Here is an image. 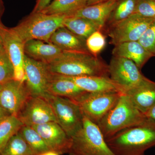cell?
I'll return each mask as SVG.
<instances>
[{
	"label": "cell",
	"mask_w": 155,
	"mask_h": 155,
	"mask_svg": "<svg viewBox=\"0 0 155 155\" xmlns=\"http://www.w3.org/2000/svg\"><path fill=\"white\" fill-rule=\"evenodd\" d=\"M123 94L116 91L86 92L74 101L80 107L84 115L97 124L116 105Z\"/></svg>",
	"instance_id": "cell-7"
},
{
	"label": "cell",
	"mask_w": 155,
	"mask_h": 155,
	"mask_svg": "<svg viewBox=\"0 0 155 155\" xmlns=\"http://www.w3.org/2000/svg\"><path fill=\"white\" fill-rule=\"evenodd\" d=\"M144 115L147 118L155 121V103L149 110L145 113Z\"/></svg>",
	"instance_id": "cell-33"
},
{
	"label": "cell",
	"mask_w": 155,
	"mask_h": 155,
	"mask_svg": "<svg viewBox=\"0 0 155 155\" xmlns=\"http://www.w3.org/2000/svg\"><path fill=\"white\" fill-rule=\"evenodd\" d=\"M1 155H37L19 131L10 139Z\"/></svg>",
	"instance_id": "cell-27"
},
{
	"label": "cell",
	"mask_w": 155,
	"mask_h": 155,
	"mask_svg": "<svg viewBox=\"0 0 155 155\" xmlns=\"http://www.w3.org/2000/svg\"><path fill=\"white\" fill-rule=\"evenodd\" d=\"M63 51L49 42L33 39L24 44V52L25 55L47 64L54 60Z\"/></svg>",
	"instance_id": "cell-17"
},
{
	"label": "cell",
	"mask_w": 155,
	"mask_h": 155,
	"mask_svg": "<svg viewBox=\"0 0 155 155\" xmlns=\"http://www.w3.org/2000/svg\"><path fill=\"white\" fill-rule=\"evenodd\" d=\"M64 76L72 81L77 86L87 92L116 91L123 93L122 89L114 83L110 77L90 75L76 77Z\"/></svg>",
	"instance_id": "cell-15"
},
{
	"label": "cell",
	"mask_w": 155,
	"mask_h": 155,
	"mask_svg": "<svg viewBox=\"0 0 155 155\" xmlns=\"http://www.w3.org/2000/svg\"><path fill=\"white\" fill-rule=\"evenodd\" d=\"M5 11L4 3L3 0H0V17H2Z\"/></svg>",
	"instance_id": "cell-36"
},
{
	"label": "cell",
	"mask_w": 155,
	"mask_h": 155,
	"mask_svg": "<svg viewBox=\"0 0 155 155\" xmlns=\"http://www.w3.org/2000/svg\"><path fill=\"white\" fill-rule=\"evenodd\" d=\"M0 33L5 49L14 68V80L25 81L24 69V44L18 38L10 28L0 24Z\"/></svg>",
	"instance_id": "cell-13"
},
{
	"label": "cell",
	"mask_w": 155,
	"mask_h": 155,
	"mask_svg": "<svg viewBox=\"0 0 155 155\" xmlns=\"http://www.w3.org/2000/svg\"><path fill=\"white\" fill-rule=\"evenodd\" d=\"M19 132L37 155L51 150L43 139L32 127L23 125Z\"/></svg>",
	"instance_id": "cell-25"
},
{
	"label": "cell",
	"mask_w": 155,
	"mask_h": 155,
	"mask_svg": "<svg viewBox=\"0 0 155 155\" xmlns=\"http://www.w3.org/2000/svg\"><path fill=\"white\" fill-rule=\"evenodd\" d=\"M31 96L25 81L13 79L2 85L0 105L10 115L17 116Z\"/></svg>",
	"instance_id": "cell-12"
},
{
	"label": "cell",
	"mask_w": 155,
	"mask_h": 155,
	"mask_svg": "<svg viewBox=\"0 0 155 155\" xmlns=\"http://www.w3.org/2000/svg\"><path fill=\"white\" fill-rule=\"evenodd\" d=\"M43 139L50 149L60 154H68L71 138L56 122L31 126Z\"/></svg>",
	"instance_id": "cell-14"
},
{
	"label": "cell",
	"mask_w": 155,
	"mask_h": 155,
	"mask_svg": "<svg viewBox=\"0 0 155 155\" xmlns=\"http://www.w3.org/2000/svg\"><path fill=\"white\" fill-rule=\"evenodd\" d=\"M87 0H54L41 12L50 15L71 17L87 6Z\"/></svg>",
	"instance_id": "cell-22"
},
{
	"label": "cell",
	"mask_w": 155,
	"mask_h": 155,
	"mask_svg": "<svg viewBox=\"0 0 155 155\" xmlns=\"http://www.w3.org/2000/svg\"><path fill=\"white\" fill-rule=\"evenodd\" d=\"M44 98L52 108L57 123L71 138L83 126V114L73 100L48 93Z\"/></svg>",
	"instance_id": "cell-6"
},
{
	"label": "cell",
	"mask_w": 155,
	"mask_h": 155,
	"mask_svg": "<svg viewBox=\"0 0 155 155\" xmlns=\"http://www.w3.org/2000/svg\"><path fill=\"white\" fill-rule=\"evenodd\" d=\"M47 64L50 72L57 75L110 77L108 65L97 56L87 52L63 51Z\"/></svg>",
	"instance_id": "cell-1"
},
{
	"label": "cell",
	"mask_w": 155,
	"mask_h": 155,
	"mask_svg": "<svg viewBox=\"0 0 155 155\" xmlns=\"http://www.w3.org/2000/svg\"><path fill=\"white\" fill-rule=\"evenodd\" d=\"M86 41V39L72 33L64 26L56 30L49 40V42L55 45L63 51L89 52Z\"/></svg>",
	"instance_id": "cell-19"
},
{
	"label": "cell",
	"mask_w": 155,
	"mask_h": 155,
	"mask_svg": "<svg viewBox=\"0 0 155 155\" xmlns=\"http://www.w3.org/2000/svg\"><path fill=\"white\" fill-rule=\"evenodd\" d=\"M154 20L134 14L124 20L107 26L104 30L110 38V43L114 46L126 42L138 41Z\"/></svg>",
	"instance_id": "cell-8"
},
{
	"label": "cell",
	"mask_w": 155,
	"mask_h": 155,
	"mask_svg": "<svg viewBox=\"0 0 155 155\" xmlns=\"http://www.w3.org/2000/svg\"><path fill=\"white\" fill-rule=\"evenodd\" d=\"M145 155V154H144V155Z\"/></svg>",
	"instance_id": "cell-41"
},
{
	"label": "cell",
	"mask_w": 155,
	"mask_h": 155,
	"mask_svg": "<svg viewBox=\"0 0 155 155\" xmlns=\"http://www.w3.org/2000/svg\"><path fill=\"white\" fill-rule=\"evenodd\" d=\"M147 119L129 97L123 94L116 105L97 125L106 140L121 130L139 125Z\"/></svg>",
	"instance_id": "cell-3"
},
{
	"label": "cell",
	"mask_w": 155,
	"mask_h": 155,
	"mask_svg": "<svg viewBox=\"0 0 155 155\" xmlns=\"http://www.w3.org/2000/svg\"><path fill=\"white\" fill-rule=\"evenodd\" d=\"M17 116L10 115L0 123V155L13 135L23 126Z\"/></svg>",
	"instance_id": "cell-26"
},
{
	"label": "cell",
	"mask_w": 155,
	"mask_h": 155,
	"mask_svg": "<svg viewBox=\"0 0 155 155\" xmlns=\"http://www.w3.org/2000/svg\"><path fill=\"white\" fill-rule=\"evenodd\" d=\"M23 125L31 126L57 122L52 108L44 97L31 96L17 116Z\"/></svg>",
	"instance_id": "cell-11"
},
{
	"label": "cell",
	"mask_w": 155,
	"mask_h": 155,
	"mask_svg": "<svg viewBox=\"0 0 155 155\" xmlns=\"http://www.w3.org/2000/svg\"><path fill=\"white\" fill-rule=\"evenodd\" d=\"M67 17L41 12H31L18 25L10 29L23 44L33 39L49 42L55 31L64 26Z\"/></svg>",
	"instance_id": "cell-4"
},
{
	"label": "cell",
	"mask_w": 155,
	"mask_h": 155,
	"mask_svg": "<svg viewBox=\"0 0 155 155\" xmlns=\"http://www.w3.org/2000/svg\"><path fill=\"white\" fill-rule=\"evenodd\" d=\"M134 106L145 114L155 103V82L147 78L140 84L125 93Z\"/></svg>",
	"instance_id": "cell-16"
},
{
	"label": "cell",
	"mask_w": 155,
	"mask_h": 155,
	"mask_svg": "<svg viewBox=\"0 0 155 155\" xmlns=\"http://www.w3.org/2000/svg\"><path fill=\"white\" fill-rule=\"evenodd\" d=\"M137 1L118 0L115 8L108 18L104 29L107 26L120 22L134 14Z\"/></svg>",
	"instance_id": "cell-24"
},
{
	"label": "cell",
	"mask_w": 155,
	"mask_h": 155,
	"mask_svg": "<svg viewBox=\"0 0 155 155\" xmlns=\"http://www.w3.org/2000/svg\"><path fill=\"white\" fill-rule=\"evenodd\" d=\"M9 116L10 114L0 105V123Z\"/></svg>",
	"instance_id": "cell-34"
},
{
	"label": "cell",
	"mask_w": 155,
	"mask_h": 155,
	"mask_svg": "<svg viewBox=\"0 0 155 155\" xmlns=\"http://www.w3.org/2000/svg\"><path fill=\"white\" fill-rule=\"evenodd\" d=\"M24 69L25 83L31 96L44 97L48 93V88L52 73L48 64L24 56Z\"/></svg>",
	"instance_id": "cell-10"
},
{
	"label": "cell",
	"mask_w": 155,
	"mask_h": 155,
	"mask_svg": "<svg viewBox=\"0 0 155 155\" xmlns=\"http://www.w3.org/2000/svg\"><path fill=\"white\" fill-rule=\"evenodd\" d=\"M117 1L109 0L85 6L72 16L83 17L91 20L102 31L110 14L116 5Z\"/></svg>",
	"instance_id": "cell-18"
},
{
	"label": "cell",
	"mask_w": 155,
	"mask_h": 155,
	"mask_svg": "<svg viewBox=\"0 0 155 155\" xmlns=\"http://www.w3.org/2000/svg\"><path fill=\"white\" fill-rule=\"evenodd\" d=\"M53 1L54 0H36V3L32 12L36 13L41 12Z\"/></svg>",
	"instance_id": "cell-32"
},
{
	"label": "cell",
	"mask_w": 155,
	"mask_h": 155,
	"mask_svg": "<svg viewBox=\"0 0 155 155\" xmlns=\"http://www.w3.org/2000/svg\"><path fill=\"white\" fill-rule=\"evenodd\" d=\"M109 0H87V6L91 5L97 3L101 2H105Z\"/></svg>",
	"instance_id": "cell-35"
},
{
	"label": "cell",
	"mask_w": 155,
	"mask_h": 155,
	"mask_svg": "<svg viewBox=\"0 0 155 155\" xmlns=\"http://www.w3.org/2000/svg\"><path fill=\"white\" fill-rule=\"evenodd\" d=\"M1 22H0V24H1ZM0 46H3V41H2V36H1V33H0Z\"/></svg>",
	"instance_id": "cell-38"
},
{
	"label": "cell",
	"mask_w": 155,
	"mask_h": 155,
	"mask_svg": "<svg viewBox=\"0 0 155 155\" xmlns=\"http://www.w3.org/2000/svg\"><path fill=\"white\" fill-rule=\"evenodd\" d=\"M64 25L72 33L86 40L95 31H101L98 26L91 20L75 16L66 17Z\"/></svg>",
	"instance_id": "cell-23"
},
{
	"label": "cell",
	"mask_w": 155,
	"mask_h": 155,
	"mask_svg": "<svg viewBox=\"0 0 155 155\" xmlns=\"http://www.w3.org/2000/svg\"><path fill=\"white\" fill-rule=\"evenodd\" d=\"M112 54L113 56L131 60L140 70L152 57L138 41L126 42L114 45Z\"/></svg>",
	"instance_id": "cell-20"
},
{
	"label": "cell",
	"mask_w": 155,
	"mask_h": 155,
	"mask_svg": "<svg viewBox=\"0 0 155 155\" xmlns=\"http://www.w3.org/2000/svg\"><path fill=\"white\" fill-rule=\"evenodd\" d=\"M153 1H155V0H153Z\"/></svg>",
	"instance_id": "cell-42"
},
{
	"label": "cell",
	"mask_w": 155,
	"mask_h": 155,
	"mask_svg": "<svg viewBox=\"0 0 155 155\" xmlns=\"http://www.w3.org/2000/svg\"><path fill=\"white\" fill-rule=\"evenodd\" d=\"M87 92L77 86L72 81L63 75L53 74L48 88V93L75 101Z\"/></svg>",
	"instance_id": "cell-21"
},
{
	"label": "cell",
	"mask_w": 155,
	"mask_h": 155,
	"mask_svg": "<svg viewBox=\"0 0 155 155\" xmlns=\"http://www.w3.org/2000/svg\"><path fill=\"white\" fill-rule=\"evenodd\" d=\"M71 138L69 155H115L98 125L84 115L82 128Z\"/></svg>",
	"instance_id": "cell-5"
},
{
	"label": "cell",
	"mask_w": 155,
	"mask_h": 155,
	"mask_svg": "<svg viewBox=\"0 0 155 155\" xmlns=\"http://www.w3.org/2000/svg\"><path fill=\"white\" fill-rule=\"evenodd\" d=\"M134 14L144 18L155 19V1L138 0Z\"/></svg>",
	"instance_id": "cell-31"
},
{
	"label": "cell",
	"mask_w": 155,
	"mask_h": 155,
	"mask_svg": "<svg viewBox=\"0 0 155 155\" xmlns=\"http://www.w3.org/2000/svg\"><path fill=\"white\" fill-rule=\"evenodd\" d=\"M39 155H61L60 154L56 153L55 152L51 150L49 151L43 153Z\"/></svg>",
	"instance_id": "cell-37"
},
{
	"label": "cell",
	"mask_w": 155,
	"mask_h": 155,
	"mask_svg": "<svg viewBox=\"0 0 155 155\" xmlns=\"http://www.w3.org/2000/svg\"><path fill=\"white\" fill-rule=\"evenodd\" d=\"M86 42L89 52L94 55L97 56L105 47V36L101 31H97L87 39Z\"/></svg>",
	"instance_id": "cell-29"
},
{
	"label": "cell",
	"mask_w": 155,
	"mask_h": 155,
	"mask_svg": "<svg viewBox=\"0 0 155 155\" xmlns=\"http://www.w3.org/2000/svg\"><path fill=\"white\" fill-rule=\"evenodd\" d=\"M14 75L13 64L3 47L0 50V85L14 79Z\"/></svg>",
	"instance_id": "cell-28"
},
{
	"label": "cell",
	"mask_w": 155,
	"mask_h": 155,
	"mask_svg": "<svg viewBox=\"0 0 155 155\" xmlns=\"http://www.w3.org/2000/svg\"><path fill=\"white\" fill-rule=\"evenodd\" d=\"M115 155H143L155 147V121L149 119L121 130L106 140Z\"/></svg>",
	"instance_id": "cell-2"
},
{
	"label": "cell",
	"mask_w": 155,
	"mask_h": 155,
	"mask_svg": "<svg viewBox=\"0 0 155 155\" xmlns=\"http://www.w3.org/2000/svg\"><path fill=\"white\" fill-rule=\"evenodd\" d=\"M3 48V46H0V50H1V49H2V48Z\"/></svg>",
	"instance_id": "cell-39"
},
{
	"label": "cell",
	"mask_w": 155,
	"mask_h": 155,
	"mask_svg": "<svg viewBox=\"0 0 155 155\" xmlns=\"http://www.w3.org/2000/svg\"><path fill=\"white\" fill-rule=\"evenodd\" d=\"M152 57H155V19L139 40Z\"/></svg>",
	"instance_id": "cell-30"
},
{
	"label": "cell",
	"mask_w": 155,
	"mask_h": 155,
	"mask_svg": "<svg viewBox=\"0 0 155 155\" xmlns=\"http://www.w3.org/2000/svg\"><path fill=\"white\" fill-rule=\"evenodd\" d=\"M109 76L123 93L138 86L147 78L135 63L127 58L113 56L108 65Z\"/></svg>",
	"instance_id": "cell-9"
},
{
	"label": "cell",
	"mask_w": 155,
	"mask_h": 155,
	"mask_svg": "<svg viewBox=\"0 0 155 155\" xmlns=\"http://www.w3.org/2000/svg\"><path fill=\"white\" fill-rule=\"evenodd\" d=\"M2 85H0V89L2 88Z\"/></svg>",
	"instance_id": "cell-40"
}]
</instances>
